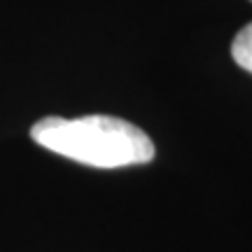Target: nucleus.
I'll use <instances>...</instances> for the list:
<instances>
[{
	"instance_id": "nucleus-1",
	"label": "nucleus",
	"mask_w": 252,
	"mask_h": 252,
	"mask_svg": "<svg viewBox=\"0 0 252 252\" xmlns=\"http://www.w3.org/2000/svg\"><path fill=\"white\" fill-rule=\"evenodd\" d=\"M31 138L49 152L94 168H122L154 159V143L143 128L108 115L42 117L31 126Z\"/></svg>"
},
{
	"instance_id": "nucleus-2",
	"label": "nucleus",
	"mask_w": 252,
	"mask_h": 252,
	"mask_svg": "<svg viewBox=\"0 0 252 252\" xmlns=\"http://www.w3.org/2000/svg\"><path fill=\"white\" fill-rule=\"evenodd\" d=\"M231 56H234V61L238 63L243 70L252 72V24H248L245 28H241L238 35L234 37Z\"/></svg>"
}]
</instances>
